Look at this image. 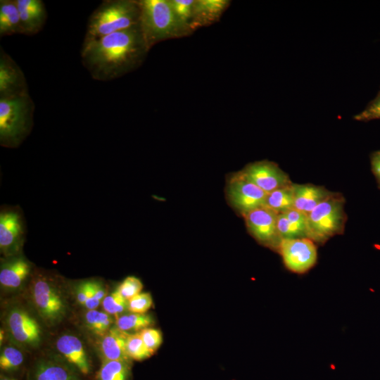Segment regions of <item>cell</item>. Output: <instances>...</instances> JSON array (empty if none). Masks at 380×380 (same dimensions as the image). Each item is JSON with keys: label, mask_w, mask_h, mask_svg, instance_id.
Wrapping results in <instances>:
<instances>
[{"label": "cell", "mask_w": 380, "mask_h": 380, "mask_svg": "<svg viewBox=\"0 0 380 380\" xmlns=\"http://www.w3.org/2000/svg\"><path fill=\"white\" fill-rule=\"evenodd\" d=\"M278 213L263 205L243 216L249 233L261 244L278 251L281 239L277 229Z\"/></svg>", "instance_id": "cell-7"}, {"label": "cell", "mask_w": 380, "mask_h": 380, "mask_svg": "<svg viewBox=\"0 0 380 380\" xmlns=\"http://www.w3.org/2000/svg\"><path fill=\"white\" fill-rule=\"evenodd\" d=\"M89 328L96 334L103 336L109 330L111 319L107 313L89 310L85 315Z\"/></svg>", "instance_id": "cell-26"}, {"label": "cell", "mask_w": 380, "mask_h": 380, "mask_svg": "<svg viewBox=\"0 0 380 380\" xmlns=\"http://www.w3.org/2000/svg\"><path fill=\"white\" fill-rule=\"evenodd\" d=\"M92 287L95 298L101 301L105 296L104 290L100 284L96 281H92Z\"/></svg>", "instance_id": "cell-37"}, {"label": "cell", "mask_w": 380, "mask_h": 380, "mask_svg": "<svg viewBox=\"0 0 380 380\" xmlns=\"http://www.w3.org/2000/svg\"><path fill=\"white\" fill-rule=\"evenodd\" d=\"M194 3L195 1L192 0L171 1L172 8L177 19L189 30Z\"/></svg>", "instance_id": "cell-28"}, {"label": "cell", "mask_w": 380, "mask_h": 380, "mask_svg": "<svg viewBox=\"0 0 380 380\" xmlns=\"http://www.w3.org/2000/svg\"><path fill=\"white\" fill-rule=\"evenodd\" d=\"M138 1L106 0L88 19L84 41L101 38L139 24Z\"/></svg>", "instance_id": "cell-2"}, {"label": "cell", "mask_w": 380, "mask_h": 380, "mask_svg": "<svg viewBox=\"0 0 380 380\" xmlns=\"http://www.w3.org/2000/svg\"><path fill=\"white\" fill-rule=\"evenodd\" d=\"M139 334L146 348L153 354L162 343L161 332L148 327L139 331Z\"/></svg>", "instance_id": "cell-34"}, {"label": "cell", "mask_w": 380, "mask_h": 380, "mask_svg": "<svg viewBox=\"0 0 380 380\" xmlns=\"http://www.w3.org/2000/svg\"><path fill=\"white\" fill-rule=\"evenodd\" d=\"M353 118L360 122L380 120V91L376 97L367 105L365 108L355 115Z\"/></svg>", "instance_id": "cell-32"}, {"label": "cell", "mask_w": 380, "mask_h": 380, "mask_svg": "<svg viewBox=\"0 0 380 380\" xmlns=\"http://www.w3.org/2000/svg\"><path fill=\"white\" fill-rule=\"evenodd\" d=\"M229 5L224 0L195 1L190 29L208 25L217 20Z\"/></svg>", "instance_id": "cell-17"}, {"label": "cell", "mask_w": 380, "mask_h": 380, "mask_svg": "<svg viewBox=\"0 0 380 380\" xmlns=\"http://www.w3.org/2000/svg\"><path fill=\"white\" fill-rule=\"evenodd\" d=\"M23 235L20 215L15 211H2L0 215V247L1 251H16Z\"/></svg>", "instance_id": "cell-15"}, {"label": "cell", "mask_w": 380, "mask_h": 380, "mask_svg": "<svg viewBox=\"0 0 380 380\" xmlns=\"http://www.w3.org/2000/svg\"><path fill=\"white\" fill-rule=\"evenodd\" d=\"M3 338H4V331L2 330H1V332H0V341H1V342H2Z\"/></svg>", "instance_id": "cell-38"}, {"label": "cell", "mask_w": 380, "mask_h": 380, "mask_svg": "<svg viewBox=\"0 0 380 380\" xmlns=\"http://www.w3.org/2000/svg\"><path fill=\"white\" fill-rule=\"evenodd\" d=\"M34 103L29 94L0 98V143L16 147L30 132Z\"/></svg>", "instance_id": "cell-4"}, {"label": "cell", "mask_w": 380, "mask_h": 380, "mask_svg": "<svg viewBox=\"0 0 380 380\" xmlns=\"http://www.w3.org/2000/svg\"><path fill=\"white\" fill-rule=\"evenodd\" d=\"M58 351L82 374L89 372V364L82 343L76 336L63 335L56 341Z\"/></svg>", "instance_id": "cell-18"}, {"label": "cell", "mask_w": 380, "mask_h": 380, "mask_svg": "<svg viewBox=\"0 0 380 380\" xmlns=\"http://www.w3.org/2000/svg\"><path fill=\"white\" fill-rule=\"evenodd\" d=\"M293 184L268 193L264 205L278 214L293 209L294 202Z\"/></svg>", "instance_id": "cell-22"}, {"label": "cell", "mask_w": 380, "mask_h": 380, "mask_svg": "<svg viewBox=\"0 0 380 380\" xmlns=\"http://www.w3.org/2000/svg\"><path fill=\"white\" fill-rule=\"evenodd\" d=\"M2 380H10V379H2Z\"/></svg>", "instance_id": "cell-39"}, {"label": "cell", "mask_w": 380, "mask_h": 380, "mask_svg": "<svg viewBox=\"0 0 380 380\" xmlns=\"http://www.w3.org/2000/svg\"><path fill=\"white\" fill-rule=\"evenodd\" d=\"M140 8L139 27L149 49L157 42L178 37L189 30L177 19L171 1H138Z\"/></svg>", "instance_id": "cell-3"}, {"label": "cell", "mask_w": 380, "mask_h": 380, "mask_svg": "<svg viewBox=\"0 0 380 380\" xmlns=\"http://www.w3.org/2000/svg\"><path fill=\"white\" fill-rule=\"evenodd\" d=\"M148 50L139 24L99 39L83 41L81 59L93 79L106 82L132 70Z\"/></svg>", "instance_id": "cell-1"}, {"label": "cell", "mask_w": 380, "mask_h": 380, "mask_svg": "<svg viewBox=\"0 0 380 380\" xmlns=\"http://www.w3.org/2000/svg\"><path fill=\"white\" fill-rule=\"evenodd\" d=\"M29 94L25 76L18 65L0 49V98Z\"/></svg>", "instance_id": "cell-10"}, {"label": "cell", "mask_w": 380, "mask_h": 380, "mask_svg": "<svg viewBox=\"0 0 380 380\" xmlns=\"http://www.w3.org/2000/svg\"><path fill=\"white\" fill-rule=\"evenodd\" d=\"M36 380H75L72 375L64 367L56 364H42L35 376Z\"/></svg>", "instance_id": "cell-25"}, {"label": "cell", "mask_w": 380, "mask_h": 380, "mask_svg": "<svg viewBox=\"0 0 380 380\" xmlns=\"http://www.w3.org/2000/svg\"><path fill=\"white\" fill-rule=\"evenodd\" d=\"M227 191L230 204L243 217L249 212L263 206L267 194L237 173L230 179Z\"/></svg>", "instance_id": "cell-9"}, {"label": "cell", "mask_w": 380, "mask_h": 380, "mask_svg": "<svg viewBox=\"0 0 380 380\" xmlns=\"http://www.w3.org/2000/svg\"><path fill=\"white\" fill-rule=\"evenodd\" d=\"M129 334L117 327L108 331L101 342V352L106 360H122L129 359L127 353V340Z\"/></svg>", "instance_id": "cell-19"}, {"label": "cell", "mask_w": 380, "mask_h": 380, "mask_svg": "<svg viewBox=\"0 0 380 380\" xmlns=\"http://www.w3.org/2000/svg\"><path fill=\"white\" fill-rule=\"evenodd\" d=\"M23 361V355L19 350L6 347L1 353L0 367L4 370H13L18 368Z\"/></svg>", "instance_id": "cell-29"}, {"label": "cell", "mask_w": 380, "mask_h": 380, "mask_svg": "<svg viewBox=\"0 0 380 380\" xmlns=\"http://www.w3.org/2000/svg\"><path fill=\"white\" fill-rule=\"evenodd\" d=\"M293 208L305 214H309L319 203L331 196L335 192L322 186L312 184H293Z\"/></svg>", "instance_id": "cell-14"}, {"label": "cell", "mask_w": 380, "mask_h": 380, "mask_svg": "<svg viewBox=\"0 0 380 380\" xmlns=\"http://www.w3.org/2000/svg\"><path fill=\"white\" fill-rule=\"evenodd\" d=\"M237 174L267 194L293 183L277 164L268 160L250 163Z\"/></svg>", "instance_id": "cell-8"}, {"label": "cell", "mask_w": 380, "mask_h": 380, "mask_svg": "<svg viewBox=\"0 0 380 380\" xmlns=\"http://www.w3.org/2000/svg\"><path fill=\"white\" fill-rule=\"evenodd\" d=\"M370 165L377 186L380 189V150L372 153L370 155Z\"/></svg>", "instance_id": "cell-35"}, {"label": "cell", "mask_w": 380, "mask_h": 380, "mask_svg": "<svg viewBox=\"0 0 380 380\" xmlns=\"http://www.w3.org/2000/svg\"><path fill=\"white\" fill-rule=\"evenodd\" d=\"M126 348L129 357L135 360H145L153 355L144 344L139 332L129 334Z\"/></svg>", "instance_id": "cell-27"}, {"label": "cell", "mask_w": 380, "mask_h": 380, "mask_svg": "<svg viewBox=\"0 0 380 380\" xmlns=\"http://www.w3.org/2000/svg\"><path fill=\"white\" fill-rule=\"evenodd\" d=\"M30 270L29 264L21 258L8 261L1 269L0 283L7 288H17L28 276Z\"/></svg>", "instance_id": "cell-20"}, {"label": "cell", "mask_w": 380, "mask_h": 380, "mask_svg": "<svg viewBox=\"0 0 380 380\" xmlns=\"http://www.w3.org/2000/svg\"><path fill=\"white\" fill-rule=\"evenodd\" d=\"M153 320L147 314L132 313L120 316L117 319V327L129 334H136L152 325Z\"/></svg>", "instance_id": "cell-23"}, {"label": "cell", "mask_w": 380, "mask_h": 380, "mask_svg": "<svg viewBox=\"0 0 380 380\" xmlns=\"http://www.w3.org/2000/svg\"><path fill=\"white\" fill-rule=\"evenodd\" d=\"M20 18L22 34L34 35L44 27L47 12L41 0H15Z\"/></svg>", "instance_id": "cell-12"}, {"label": "cell", "mask_w": 380, "mask_h": 380, "mask_svg": "<svg viewBox=\"0 0 380 380\" xmlns=\"http://www.w3.org/2000/svg\"><path fill=\"white\" fill-rule=\"evenodd\" d=\"M345 199L335 192L307 215L308 238L324 244L335 235L343 233L347 220Z\"/></svg>", "instance_id": "cell-5"}, {"label": "cell", "mask_w": 380, "mask_h": 380, "mask_svg": "<svg viewBox=\"0 0 380 380\" xmlns=\"http://www.w3.org/2000/svg\"><path fill=\"white\" fill-rule=\"evenodd\" d=\"M33 298L40 313L46 319L58 318L64 311L63 302L57 290L44 279L35 281Z\"/></svg>", "instance_id": "cell-11"}, {"label": "cell", "mask_w": 380, "mask_h": 380, "mask_svg": "<svg viewBox=\"0 0 380 380\" xmlns=\"http://www.w3.org/2000/svg\"><path fill=\"white\" fill-rule=\"evenodd\" d=\"M153 305V299L149 293H140L128 300V309L133 313L144 314Z\"/></svg>", "instance_id": "cell-33"}, {"label": "cell", "mask_w": 380, "mask_h": 380, "mask_svg": "<svg viewBox=\"0 0 380 380\" xmlns=\"http://www.w3.org/2000/svg\"><path fill=\"white\" fill-rule=\"evenodd\" d=\"M8 324L13 338L19 342L33 344L40 339L37 322L26 312L14 309L9 313Z\"/></svg>", "instance_id": "cell-13"}, {"label": "cell", "mask_w": 380, "mask_h": 380, "mask_svg": "<svg viewBox=\"0 0 380 380\" xmlns=\"http://www.w3.org/2000/svg\"><path fill=\"white\" fill-rule=\"evenodd\" d=\"M22 34L19 11L15 0L0 1V36Z\"/></svg>", "instance_id": "cell-21"}, {"label": "cell", "mask_w": 380, "mask_h": 380, "mask_svg": "<svg viewBox=\"0 0 380 380\" xmlns=\"http://www.w3.org/2000/svg\"><path fill=\"white\" fill-rule=\"evenodd\" d=\"M142 289L143 284L139 279L129 276L120 284L118 291L126 300H129L140 293Z\"/></svg>", "instance_id": "cell-31"}, {"label": "cell", "mask_w": 380, "mask_h": 380, "mask_svg": "<svg viewBox=\"0 0 380 380\" xmlns=\"http://www.w3.org/2000/svg\"><path fill=\"white\" fill-rule=\"evenodd\" d=\"M278 251L286 267L296 274L308 272L317 259L315 243L308 237L282 240Z\"/></svg>", "instance_id": "cell-6"}, {"label": "cell", "mask_w": 380, "mask_h": 380, "mask_svg": "<svg viewBox=\"0 0 380 380\" xmlns=\"http://www.w3.org/2000/svg\"><path fill=\"white\" fill-rule=\"evenodd\" d=\"M129 367L127 361L106 360L100 368L98 380H128Z\"/></svg>", "instance_id": "cell-24"}, {"label": "cell", "mask_w": 380, "mask_h": 380, "mask_svg": "<svg viewBox=\"0 0 380 380\" xmlns=\"http://www.w3.org/2000/svg\"><path fill=\"white\" fill-rule=\"evenodd\" d=\"M89 281L82 283L79 286L77 298L78 302L80 304L84 305L89 296Z\"/></svg>", "instance_id": "cell-36"}, {"label": "cell", "mask_w": 380, "mask_h": 380, "mask_svg": "<svg viewBox=\"0 0 380 380\" xmlns=\"http://www.w3.org/2000/svg\"><path fill=\"white\" fill-rule=\"evenodd\" d=\"M277 229L281 241L308 237L307 215L294 208L279 213Z\"/></svg>", "instance_id": "cell-16"}, {"label": "cell", "mask_w": 380, "mask_h": 380, "mask_svg": "<svg viewBox=\"0 0 380 380\" xmlns=\"http://www.w3.org/2000/svg\"><path fill=\"white\" fill-rule=\"evenodd\" d=\"M103 307L107 313L118 315L128 308V303L117 289L103 299Z\"/></svg>", "instance_id": "cell-30"}]
</instances>
